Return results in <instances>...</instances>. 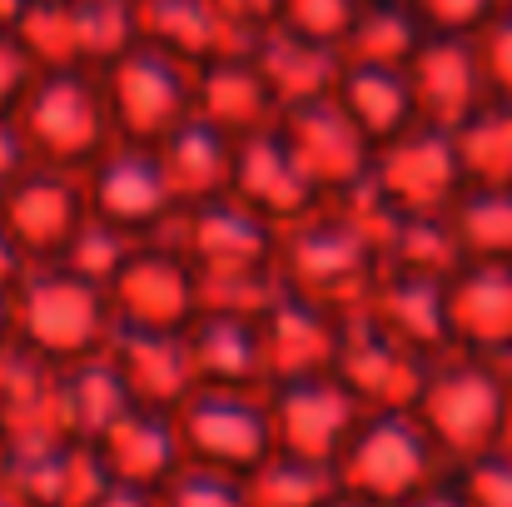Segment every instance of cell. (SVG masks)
<instances>
[{
  "mask_svg": "<svg viewBox=\"0 0 512 507\" xmlns=\"http://www.w3.org/2000/svg\"><path fill=\"white\" fill-rule=\"evenodd\" d=\"M428 473V433L403 418H378L348 438V493L373 503H408L423 493Z\"/></svg>",
  "mask_w": 512,
  "mask_h": 507,
  "instance_id": "cell-1",
  "label": "cell"
},
{
  "mask_svg": "<svg viewBox=\"0 0 512 507\" xmlns=\"http://www.w3.org/2000/svg\"><path fill=\"white\" fill-rule=\"evenodd\" d=\"M428 423H433V438L468 453V458H483L498 438V428L508 423V393L493 373L483 368H463L453 378H443L428 398Z\"/></svg>",
  "mask_w": 512,
  "mask_h": 507,
  "instance_id": "cell-2",
  "label": "cell"
},
{
  "mask_svg": "<svg viewBox=\"0 0 512 507\" xmlns=\"http://www.w3.org/2000/svg\"><path fill=\"white\" fill-rule=\"evenodd\" d=\"M194 453L209 463V468H224V473H254L264 458H269V418L259 408H244V403H229V398H199L189 408V423H184Z\"/></svg>",
  "mask_w": 512,
  "mask_h": 507,
  "instance_id": "cell-3",
  "label": "cell"
},
{
  "mask_svg": "<svg viewBox=\"0 0 512 507\" xmlns=\"http://www.w3.org/2000/svg\"><path fill=\"white\" fill-rule=\"evenodd\" d=\"M458 329L488 348H512V269L493 259L458 294Z\"/></svg>",
  "mask_w": 512,
  "mask_h": 507,
  "instance_id": "cell-4",
  "label": "cell"
},
{
  "mask_svg": "<svg viewBox=\"0 0 512 507\" xmlns=\"http://www.w3.org/2000/svg\"><path fill=\"white\" fill-rule=\"evenodd\" d=\"M463 239L488 254V259H512V184H488L468 199L463 214Z\"/></svg>",
  "mask_w": 512,
  "mask_h": 507,
  "instance_id": "cell-5",
  "label": "cell"
},
{
  "mask_svg": "<svg viewBox=\"0 0 512 507\" xmlns=\"http://www.w3.org/2000/svg\"><path fill=\"white\" fill-rule=\"evenodd\" d=\"M165 507H254V503H249V493H239L234 473L214 468L209 478H184V483H174Z\"/></svg>",
  "mask_w": 512,
  "mask_h": 507,
  "instance_id": "cell-6",
  "label": "cell"
},
{
  "mask_svg": "<svg viewBox=\"0 0 512 507\" xmlns=\"http://www.w3.org/2000/svg\"><path fill=\"white\" fill-rule=\"evenodd\" d=\"M468 498H473V507H512V458L483 453L473 478H468Z\"/></svg>",
  "mask_w": 512,
  "mask_h": 507,
  "instance_id": "cell-7",
  "label": "cell"
},
{
  "mask_svg": "<svg viewBox=\"0 0 512 507\" xmlns=\"http://www.w3.org/2000/svg\"><path fill=\"white\" fill-rule=\"evenodd\" d=\"M488 65H493V80L512 95V15L493 25V40H488Z\"/></svg>",
  "mask_w": 512,
  "mask_h": 507,
  "instance_id": "cell-8",
  "label": "cell"
},
{
  "mask_svg": "<svg viewBox=\"0 0 512 507\" xmlns=\"http://www.w3.org/2000/svg\"><path fill=\"white\" fill-rule=\"evenodd\" d=\"M428 5H433V15L448 20V25H473V20L488 15L493 0H428Z\"/></svg>",
  "mask_w": 512,
  "mask_h": 507,
  "instance_id": "cell-9",
  "label": "cell"
},
{
  "mask_svg": "<svg viewBox=\"0 0 512 507\" xmlns=\"http://www.w3.org/2000/svg\"><path fill=\"white\" fill-rule=\"evenodd\" d=\"M403 507H473V498H468V488H428V498L423 493H413Z\"/></svg>",
  "mask_w": 512,
  "mask_h": 507,
  "instance_id": "cell-10",
  "label": "cell"
},
{
  "mask_svg": "<svg viewBox=\"0 0 512 507\" xmlns=\"http://www.w3.org/2000/svg\"><path fill=\"white\" fill-rule=\"evenodd\" d=\"M324 507H383V503H373V498H363V493H348V498H339V503H324Z\"/></svg>",
  "mask_w": 512,
  "mask_h": 507,
  "instance_id": "cell-11",
  "label": "cell"
}]
</instances>
